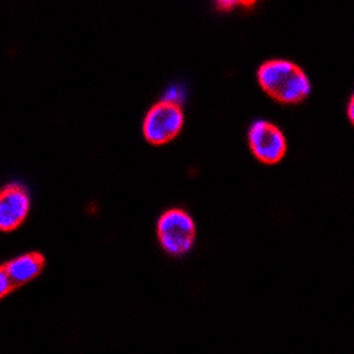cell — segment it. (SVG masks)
<instances>
[{
	"label": "cell",
	"instance_id": "obj_4",
	"mask_svg": "<svg viewBox=\"0 0 354 354\" xmlns=\"http://www.w3.org/2000/svg\"><path fill=\"white\" fill-rule=\"evenodd\" d=\"M250 151L266 165H277L287 153V142L283 133L271 122L259 121L248 131Z\"/></svg>",
	"mask_w": 354,
	"mask_h": 354
},
{
	"label": "cell",
	"instance_id": "obj_10",
	"mask_svg": "<svg viewBox=\"0 0 354 354\" xmlns=\"http://www.w3.org/2000/svg\"><path fill=\"white\" fill-rule=\"evenodd\" d=\"M255 2H257V0H239V4L243 6H254Z\"/></svg>",
	"mask_w": 354,
	"mask_h": 354
},
{
	"label": "cell",
	"instance_id": "obj_9",
	"mask_svg": "<svg viewBox=\"0 0 354 354\" xmlns=\"http://www.w3.org/2000/svg\"><path fill=\"white\" fill-rule=\"evenodd\" d=\"M347 117H349V121L354 122V97L349 100V106H347Z\"/></svg>",
	"mask_w": 354,
	"mask_h": 354
},
{
	"label": "cell",
	"instance_id": "obj_6",
	"mask_svg": "<svg viewBox=\"0 0 354 354\" xmlns=\"http://www.w3.org/2000/svg\"><path fill=\"white\" fill-rule=\"evenodd\" d=\"M44 268V259L39 254H30V255H21V257L15 259L9 262L4 270L9 274L11 282L15 287L25 286V283L32 282L34 278L41 274Z\"/></svg>",
	"mask_w": 354,
	"mask_h": 354
},
{
	"label": "cell",
	"instance_id": "obj_3",
	"mask_svg": "<svg viewBox=\"0 0 354 354\" xmlns=\"http://www.w3.org/2000/svg\"><path fill=\"white\" fill-rule=\"evenodd\" d=\"M183 126H185V113L179 103L163 100L147 112L142 131L149 144L165 145L181 133Z\"/></svg>",
	"mask_w": 354,
	"mask_h": 354
},
{
	"label": "cell",
	"instance_id": "obj_7",
	"mask_svg": "<svg viewBox=\"0 0 354 354\" xmlns=\"http://www.w3.org/2000/svg\"><path fill=\"white\" fill-rule=\"evenodd\" d=\"M15 289H17V287H15V283L11 282L9 274L6 273V270L2 268V270H0V299H4L6 296H9Z\"/></svg>",
	"mask_w": 354,
	"mask_h": 354
},
{
	"label": "cell",
	"instance_id": "obj_2",
	"mask_svg": "<svg viewBox=\"0 0 354 354\" xmlns=\"http://www.w3.org/2000/svg\"><path fill=\"white\" fill-rule=\"evenodd\" d=\"M156 230L161 248L169 255L181 257L194 248L197 230L192 216L185 211L170 209L161 214Z\"/></svg>",
	"mask_w": 354,
	"mask_h": 354
},
{
	"label": "cell",
	"instance_id": "obj_1",
	"mask_svg": "<svg viewBox=\"0 0 354 354\" xmlns=\"http://www.w3.org/2000/svg\"><path fill=\"white\" fill-rule=\"evenodd\" d=\"M257 80L268 96L283 105L301 103L312 93V84L305 71L283 59L264 62L257 71Z\"/></svg>",
	"mask_w": 354,
	"mask_h": 354
},
{
	"label": "cell",
	"instance_id": "obj_5",
	"mask_svg": "<svg viewBox=\"0 0 354 354\" xmlns=\"http://www.w3.org/2000/svg\"><path fill=\"white\" fill-rule=\"evenodd\" d=\"M30 211V198L27 189L20 185H11L0 192V230L12 232L27 220Z\"/></svg>",
	"mask_w": 354,
	"mask_h": 354
},
{
	"label": "cell",
	"instance_id": "obj_8",
	"mask_svg": "<svg viewBox=\"0 0 354 354\" xmlns=\"http://www.w3.org/2000/svg\"><path fill=\"white\" fill-rule=\"evenodd\" d=\"M214 2H216V8L220 11H230L234 6L239 4V0H214Z\"/></svg>",
	"mask_w": 354,
	"mask_h": 354
}]
</instances>
